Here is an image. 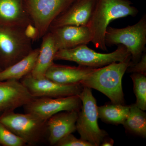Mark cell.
Masks as SVG:
<instances>
[{
	"label": "cell",
	"instance_id": "6da1fadb",
	"mask_svg": "<svg viewBox=\"0 0 146 146\" xmlns=\"http://www.w3.org/2000/svg\"><path fill=\"white\" fill-rule=\"evenodd\" d=\"M138 12L129 0H98L88 25L93 35L91 42L94 46L107 51L105 34L110 23L128 16L135 17Z\"/></svg>",
	"mask_w": 146,
	"mask_h": 146
},
{
	"label": "cell",
	"instance_id": "7a4b0ae2",
	"mask_svg": "<svg viewBox=\"0 0 146 146\" xmlns=\"http://www.w3.org/2000/svg\"><path fill=\"white\" fill-rule=\"evenodd\" d=\"M131 64V60H129L96 68L80 84L104 94L112 103L124 104L122 79Z\"/></svg>",
	"mask_w": 146,
	"mask_h": 146
},
{
	"label": "cell",
	"instance_id": "3957f363",
	"mask_svg": "<svg viewBox=\"0 0 146 146\" xmlns=\"http://www.w3.org/2000/svg\"><path fill=\"white\" fill-rule=\"evenodd\" d=\"M117 49L109 53L97 52L87 46H78L58 50L54 60H65L76 62L79 65L93 68H100L114 62H122L131 60L130 53L124 46L118 45Z\"/></svg>",
	"mask_w": 146,
	"mask_h": 146
},
{
	"label": "cell",
	"instance_id": "277c9868",
	"mask_svg": "<svg viewBox=\"0 0 146 146\" xmlns=\"http://www.w3.org/2000/svg\"><path fill=\"white\" fill-rule=\"evenodd\" d=\"M27 29L0 26V67L2 70L23 58L33 50Z\"/></svg>",
	"mask_w": 146,
	"mask_h": 146
},
{
	"label": "cell",
	"instance_id": "5b68a950",
	"mask_svg": "<svg viewBox=\"0 0 146 146\" xmlns=\"http://www.w3.org/2000/svg\"><path fill=\"white\" fill-rule=\"evenodd\" d=\"M104 42L106 46L123 45L130 53L131 63H137L143 53L146 51V14L133 25L121 29L108 27Z\"/></svg>",
	"mask_w": 146,
	"mask_h": 146
},
{
	"label": "cell",
	"instance_id": "8992f818",
	"mask_svg": "<svg viewBox=\"0 0 146 146\" xmlns=\"http://www.w3.org/2000/svg\"><path fill=\"white\" fill-rule=\"evenodd\" d=\"M79 96L81 100L82 106L76 122V131L82 140L89 142L93 146L100 145L108 133L101 129L98 124L96 100L91 88L87 87H83Z\"/></svg>",
	"mask_w": 146,
	"mask_h": 146
},
{
	"label": "cell",
	"instance_id": "52a82bcc",
	"mask_svg": "<svg viewBox=\"0 0 146 146\" xmlns=\"http://www.w3.org/2000/svg\"><path fill=\"white\" fill-rule=\"evenodd\" d=\"M47 121L28 112L20 114L14 111H7L0 115V122L26 144L31 145L43 141L48 133Z\"/></svg>",
	"mask_w": 146,
	"mask_h": 146
},
{
	"label": "cell",
	"instance_id": "ba28073f",
	"mask_svg": "<svg viewBox=\"0 0 146 146\" xmlns=\"http://www.w3.org/2000/svg\"><path fill=\"white\" fill-rule=\"evenodd\" d=\"M76 0H24V6L37 38H42L49 31L54 21Z\"/></svg>",
	"mask_w": 146,
	"mask_h": 146
},
{
	"label": "cell",
	"instance_id": "9c48e42d",
	"mask_svg": "<svg viewBox=\"0 0 146 146\" xmlns=\"http://www.w3.org/2000/svg\"><path fill=\"white\" fill-rule=\"evenodd\" d=\"M82 102L79 95L60 98H35L24 106L26 112L47 121L54 115L65 111H80Z\"/></svg>",
	"mask_w": 146,
	"mask_h": 146
},
{
	"label": "cell",
	"instance_id": "30bf717a",
	"mask_svg": "<svg viewBox=\"0 0 146 146\" xmlns=\"http://www.w3.org/2000/svg\"><path fill=\"white\" fill-rule=\"evenodd\" d=\"M20 82L35 98H60L79 95L83 86L81 84H63L45 77L36 78L31 74Z\"/></svg>",
	"mask_w": 146,
	"mask_h": 146
},
{
	"label": "cell",
	"instance_id": "8fae6325",
	"mask_svg": "<svg viewBox=\"0 0 146 146\" xmlns=\"http://www.w3.org/2000/svg\"><path fill=\"white\" fill-rule=\"evenodd\" d=\"M98 0H76L52 22L49 29L66 25L88 26Z\"/></svg>",
	"mask_w": 146,
	"mask_h": 146
},
{
	"label": "cell",
	"instance_id": "7c38bea8",
	"mask_svg": "<svg viewBox=\"0 0 146 146\" xmlns=\"http://www.w3.org/2000/svg\"><path fill=\"white\" fill-rule=\"evenodd\" d=\"M56 46L58 50L87 45L93 39L88 26L66 25L50 29Z\"/></svg>",
	"mask_w": 146,
	"mask_h": 146
},
{
	"label": "cell",
	"instance_id": "4fadbf2b",
	"mask_svg": "<svg viewBox=\"0 0 146 146\" xmlns=\"http://www.w3.org/2000/svg\"><path fill=\"white\" fill-rule=\"evenodd\" d=\"M35 98L20 81H0V112L14 111Z\"/></svg>",
	"mask_w": 146,
	"mask_h": 146
},
{
	"label": "cell",
	"instance_id": "5bb4252c",
	"mask_svg": "<svg viewBox=\"0 0 146 146\" xmlns=\"http://www.w3.org/2000/svg\"><path fill=\"white\" fill-rule=\"evenodd\" d=\"M79 111H63L47 120L48 140L50 145H55L60 139L76 131V122Z\"/></svg>",
	"mask_w": 146,
	"mask_h": 146
},
{
	"label": "cell",
	"instance_id": "9a60e30c",
	"mask_svg": "<svg viewBox=\"0 0 146 146\" xmlns=\"http://www.w3.org/2000/svg\"><path fill=\"white\" fill-rule=\"evenodd\" d=\"M97 68L79 65L78 67L54 63L48 69L45 77L63 84H80Z\"/></svg>",
	"mask_w": 146,
	"mask_h": 146
},
{
	"label": "cell",
	"instance_id": "2e32d148",
	"mask_svg": "<svg viewBox=\"0 0 146 146\" xmlns=\"http://www.w3.org/2000/svg\"><path fill=\"white\" fill-rule=\"evenodd\" d=\"M31 25L24 8V0H0V26L27 29Z\"/></svg>",
	"mask_w": 146,
	"mask_h": 146
},
{
	"label": "cell",
	"instance_id": "e0dca14e",
	"mask_svg": "<svg viewBox=\"0 0 146 146\" xmlns=\"http://www.w3.org/2000/svg\"><path fill=\"white\" fill-rule=\"evenodd\" d=\"M41 47L35 66L31 74L36 78L45 77L48 69L53 64L57 49L52 34L48 31L42 37Z\"/></svg>",
	"mask_w": 146,
	"mask_h": 146
},
{
	"label": "cell",
	"instance_id": "ac0fdd59",
	"mask_svg": "<svg viewBox=\"0 0 146 146\" xmlns=\"http://www.w3.org/2000/svg\"><path fill=\"white\" fill-rule=\"evenodd\" d=\"M39 48L33 49L30 53L17 63L0 71V81H20L34 69L38 58Z\"/></svg>",
	"mask_w": 146,
	"mask_h": 146
},
{
	"label": "cell",
	"instance_id": "d6986e66",
	"mask_svg": "<svg viewBox=\"0 0 146 146\" xmlns=\"http://www.w3.org/2000/svg\"><path fill=\"white\" fill-rule=\"evenodd\" d=\"M130 106L112 103L98 107V118L114 124H123L129 112Z\"/></svg>",
	"mask_w": 146,
	"mask_h": 146
},
{
	"label": "cell",
	"instance_id": "ffe728a7",
	"mask_svg": "<svg viewBox=\"0 0 146 146\" xmlns=\"http://www.w3.org/2000/svg\"><path fill=\"white\" fill-rule=\"evenodd\" d=\"M123 125L130 132L146 138V113L135 104L130 106L129 114Z\"/></svg>",
	"mask_w": 146,
	"mask_h": 146
},
{
	"label": "cell",
	"instance_id": "44dd1931",
	"mask_svg": "<svg viewBox=\"0 0 146 146\" xmlns=\"http://www.w3.org/2000/svg\"><path fill=\"white\" fill-rule=\"evenodd\" d=\"M133 84V90L136 98L135 104L142 110H146V75L132 73L130 76Z\"/></svg>",
	"mask_w": 146,
	"mask_h": 146
},
{
	"label": "cell",
	"instance_id": "7402d4cb",
	"mask_svg": "<svg viewBox=\"0 0 146 146\" xmlns=\"http://www.w3.org/2000/svg\"><path fill=\"white\" fill-rule=\"evenodd\" d=\"M26 143L0 122V145L3 146H23Z\"/></svg>",
	"mask_w": 146,
	"mask_h": 146
},
{
	"label": "cell",
	"instance_id": "603a6c76",
	"mask_svg": "<svg viewBox=\"0 0 146 146\" xmlns=\"http://www.w3.org/2000/svg\"><path fill=\"white\" fill-rule=\"evenodd\" d=\"M55 146H93L87 141L81 138L78 139L72 133L64 136L58 141Z\"/></svg>",
	"mask_w": 146,
	"mask_h": 146
},
{
	"label": "cell",
	"instance_id": "cb8c5ba5",
	"mask_svg": "<svg viewBox=\"0 0 146 146\" xmlns=\"http://www.w3.org/2000/svg\"><path fill=\"white\" fill-rule=\"evenodd\" d=\"M128 72L138 73L146 76V53L144 52L140 60L135 64H131L127 68Z\"/></svg>",
	"mask_w": 146,
	"mask_h": 146
},
{
	"label": "cell",
	"instance_id": "d4e9b609",
	"mask_svg": "<svg viewBox=\"0 0 146 146\" xmlns=\"http://www.w3.org/2000/svg\"><path fill=\"white\" fill-rule=\"evenodd\" d=\"M114 141L111 138H105L102 141L100 145L102 146H112L113 145Z\"/></svg>",
	"mask_w": 146,
	"mask_h": 146
},
{
	"label": "cell",
	"instance_id": "484cf974",
	"mask_svg": "<svg viewBox=\"0 0 146 146\" xmlns=\"http://www.w3.org/2000/svg\"><path fill=\"white\" fill-rule=\"evenodd\" d=\"M2 71L1 68V67H0V71Z\"/></svg>",
	"mask_w": 146,
	"mask_h": 146
}]
</instances>
